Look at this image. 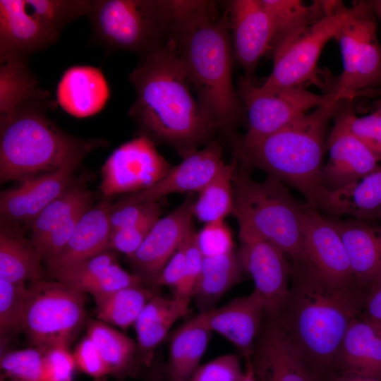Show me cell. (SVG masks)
Here are the masks:
<instances>
[{"label":"cell","mask_w":381,"mask_h":381,"mask_svg":"<svg viewBox=\"0 0 381 381\" xmlns=\"http://www.w3.org/2000/svg\"><path fill=\"white\" fill-rule=\"evenodd\" d=\"M243 270L235 251L221 255L204 258L195 296L204 308L217 301L240 279Z\"/></svg>","instance_id":"cell-33"},{"label":"cell","mask_w":381,"mask_h":381,"mask_svg":"<svg viewBox=\"0 0 381 381\" xmlns=\"http://www.w3.org/2000/svg\"><path fill=\"white\" fill-rule=\"evenodd\" d=\"M333 381H381L380 379L355 375H341L334 377Z\"/></svg>","instance_id":"cell-51"},{"label":"cell","mask_w":381,"mask_h":381,"mask_svg":"<svg viewBox=\"0 0 381 381\" xmlns=\"http://www.w3.org/2000/svg\"><path fill=\"white\" fill-rule=\"evenodd\" d=\"M242 381H260L255 373L253 365L251 362H248L247 363V367L244 371Z\"/></svg>","instance_id":"cell-52"},{"label":"cell","mask_w":381,"mask_h":381,"mask_svg":"<svg viewBox=\"0 0 381 381\" xmlns=\"http://www.w3.org/2000/svg\"><path fill=\"white\" fill-rule=\"evenodd\" d=\"M337 1H328L327 13L293 42L272 54L273 68L262 85L265 88L302 87L308 81L322 87L318 61L325 45L335 38L339 15Z\"/></svg>","instance_id":"cell-12"},{"label":"cell","mask_w":381,"mask_h":381,"mask_svg":"<svg viewBox=\"0 0 381 381\" xmlns=\"http://www.w3.org/2000/svg\"><path fill=\"white\" fill-rule=\"evenodd\" d=\"M115 252L109 248L51 274L57 281L89 294L102 284L108 270L117 262Z\"/></svg>","instance_id":"cell-38"},{"label":"cell","mask_w":381,"mask_h":381,"mask_svg":"<svg viewBox=\"0 0 381 381\" xmlns=\"http://www.w3.org/2000/svg\"><path fill=\"white\" fill-rule=\"evenodd\" d=\"M190 299L154 296L145 306L135 322L143 362L149 365L154 349L165 339L173 325L185 316Z\"/></svg>","instance_id":"cell-29"},{"label":"cell","mask_w":381,"mask_h":381,"mask_svg":"<svg viewBox=\"0 0 381 381\" xmlns=\"http://www.w3.org/2000/svg\"><path fill=\"white\" fill-rule=\"evenodd\" d=\"M87 336L99 351L109 374L123 377L131 372L137 346L129 337L99 320L88 321Z\"/></svg>","instance_id":"cell-34"},{"label":"cell","mask_w":381,"mask_h":381,"mask_svg":"<svg viewBox=\"0 0 381 381\" xmlns=\"http://www.w3.org/2000/svg\"><path fill=\"white\" fill-rule=\"evenodd\" d=\"M234 57L245 78L253 81L260 59L269 53L274 40L272 18L262 0H233L228 3Z\"/></svg>","instance_id":"cell-16"},{"label":"cell","mask_w":381,"mask_h":381,"mask_svg":"<svg viewBox=\"0 0 381 381\" xmlns=\"http://www.w3.org/2000/svg\"><path fill=\"white\" fill-rule=\"evenodd\" d=\"M73 356L76 367L95 380H100L109 374L99 351L87 336L77 345Z\"/></svg>","instance_id":"cell-47"},{"label":"cell","mask_w":381,"mask_h":381,"mask_svg":"<svg viewBox=\"0 0 381 381\" xmlns=\"http://www.w3.org/2000/svg\"><path fill=\"white\" fill-rule=\"evenodd\" d=\"M238 164L235 157L225 163L214 179L200 192L194 200L193 214L205 224L224 220L234 209L233 176Z\"/></svg>","instance_id":"cell-35"},{"label":"cell","mask_w":381,"mask_h":381,"mask_svg":"<svg viewBox=\"0 0 381 381\" xmlns=\"http://www.w3.org/2000/svg\"><path fill=\"white\" fill-rule=\"evenodd\" d=\"M196 241L204 258L234 251L232 234L224 220L205 224L202 229L196 233Z\"/></svg>","instance_id":"cell-42"},{"label":"cell","mask_w":381,"mask_h":381,"mask_svg":"<svg viewBox=\"0 0 381 381\" xmlns=\"http://www.w3.org/2000/svg\"><path fill=\"white\" fill-rule=\"evenodd\" d=\"M211 332L200 314L175 332L169 345L168 373L171 381H189L199 367Z\"/></svg>","instance_id":"cell-32"},{"label":"cell","mask_w":381,"mask_h":381,"mask_svg":"<svg viewBox=\"0 0 381 381\" xmlns=\"http://www.w3.org/2000/svg\"><path fill=\"white\" fill-rule=\"evenodd\" d=\"M85 293L64 283L32 282L27 286L22 330L42 353L68 348L85 321Z\"/></svg>","instance_id":"cell-10"},{"label":"cell","mask_w":381,"mask_h":381,"mask_svg":"<svg viewBox=\"0 0 381 381\" xmlns=\"http://www.w3.org/2000/svg\"><path fill=\"white\" fill-rule=\"evenodd\" d=\"M86 16L92 42L108 53L142 56L164 44L174 28L171 0H91Z\"/></svg>","instance_id":"cell-7"},{"label":"cell","mask_w":381,"mask_h":381,"mask_svg":"<svg viewBox=\"0 0 381 381\" xmlns=\"http://www.w3.org/2000/svg\"><path fill=\"white\" fill-rule=\"evenodd\" d=\"M329 159L322 170V182L329 190L351 184L380 166V159L362 141L334 121L326 142Z\"/></svg>","instance_id":"cell-20"},{"label":"cell","mask_w":381,"mask_h":381,"mask_svg":"<svg viewBox=\"0 0 381 381\" xmlns=\"http://www.w3.org/2000/svg\"><path fill=\"white\" fill-rule=\"evenodd\" d=\"M341 375L381 380V328L361 315L351 322L336 358Z\"/></svg>","instance_id":"cell-25"},{"label":"cell","mask_w":381,"mask_h":381,"mask_svg":"<svg viewBox=\"0 0 381 381\" xmlns=\"http://www.w3.org/2000/svg\"><path fill=\"white\" fill-rule=\"evenodd\" d=\"M377 325H379V327L381 328V324H377Z\"/></svg>","instance_id":"cell-55"},{"label":"cell","mask_w":381,"mask_h":381,"mask_svg":"<svg viewBox=\"0 0 381 381\" xmlns=\"http://www.w3.org/2000/svg\"><path fill=\"white\" fill-rule=\"evenodd\" d=\"M102 71L92 66H73L62 75L56 88L58 104L68 114L85 118L99 112L109 98Z\"/></svg>","instance_id":"cell-24"},{"label":"cell","mask_w":381,"mask_h":381,"mask_svg":"<svg viewBox=\"0 0 381 381\" xmlns=\"http://www.w3.org/2000/svg\"><path fill=\"white\" fill-rule=\"evenodd\" d=\"M335 100L314 109L284 128L258 140L245 141L226 135L235 157L251 169H262L299 191L317 209L327 189L322 182L323 158Z\"/></svg>","instance_id":"cell-4"},{"label":"cell","mask_w":381,"mask_h":381,"mask_svg":"<svg viewBox=\"0 0 381 381\" xmlns=\"http://www.w3.org/2000/svg\"><path fill=\"white\" fill-rule=\"evenodd\" d=\"M369 2L377 18L381 22V0H370Z\"/></svg>","instance_id":"cell-53"},{"label":"cell","mask_w":381,"mask_h":381,"mask_svg":"<svg viewBox=\"0 0 381 381\" xmlns=\"http://www.w3.org/2000/svg\"><path fill=\"white\" fill-rule=\"evenodd\" d=\"M155 296L143 286L124 288L95 297L99 320L126 329L135 324L147 303Z\"/></svg>","instance_id":"cell-36"},{"label":"cell","mask_w":381,"mask_h":381,"mask_svg":"<svg viewBox=\"0 0 381 381\" xmlns=\"http://www.w3.org/2000/svg\"><path fill=\"white\" fill-rule=\"evenodd\" d=\"M274 26L271 55L304 33L327 13L326 1L262 0Z\"/></svg>","instance_id":"cell-31"},{"label":"cell","mask_w":381,"mask_h":381,"mask_svg":"<svg viewBox=\"0 0 381 381\" xmlns=\"http://www.w3.org/2000/svg\"><path fill=\"white\" fill-rule=\"evenodd\" d=\"M91 0H0V62L28 61L56 43L66 25L86 16Z\"/></svg>","instance_id":"cell-8"},{"label":"cell","mask_w":381,"mask_h":381,"mask_svg":"<svg viewBox=\"0 0 381 381\" xmlns=\"http://www.w3.org/2000/svg\"><path fill=\"white\" fill-rule=\"evenodd\" d=\"M194 200L188 197L171 213L159 217L139 248L128 258L137 274L145 281L151 282L193 229Z\"/></svg>","instance_id":"cell-19"},{"label":"cell","mask_w":381,"mask_h":381,"mask_svg":"<svg viewBox=\"0 0 381 381\" xmlns=\"http://www.w3.org/2000/svg\"><path fill=\"white\" fill-rule=\"evenodd\" d=\"M291 279L274 320L317 376L335 368L344 335L361 315L368 291L357 283L332 282L308 262L291 265Z\"/></svg>","instance_id":"cell-3"},{"label":"cell","mask_w":381,"mask_h":381,"mask_svg":"<svg viewBox=\"0 0 381 381\" xmlns=\"http://www.w3.org/2000/svg\"><path fill=\"white\" fill-rule=\"evenodd\" d=\"M128 79L135 92L128 116L140 135L171 146L183 157L213 140L217 131L193 97L171 38L140 56Z\"/></svg>","instance_id":"cell-2"},{"label":"cell","mask_w":381,"mask_h":381,"mask_svg":"<svg viewBox=\"0 0 381 381\" xmlns=\"http://www.w3.org/2000/svg\"><path fill=\"white\" fill-rule=\"evenodd\" d=\"M243 375L239 358L226 354L199 365L189 381H242Z\"/></svg>","instance_id":"cell-43"},{"label":"cell","mask_w":381,"mask_h":381,"mask_svg":"<svg viewBox=\"0 0 381 381\" xmlns=\"http://www.w3.org/2000/svg\"><path fill=\"white\" fill-rule=\"evenodd\" d=\"M111 204L104 200L81 216L64 248L46 262L50 273L71 266L109 248Z\"/></svg>","instance_id":"cell-26"},{"label":"cell","mask_w":381,"mask_h":381,"mask_svg":"<svg viewBox=\"0 0 381 381\" xmlns=\"http://www.w3.org/2000/svg\"><path fill=\"white\" fill-rule=\"evenodd\" d=\"M265 302L255 290L215 309L200 312L207 328L231 341L247 358L254 353L255 341L260 331Z\"/></svg>","instance_id":"cell-22"},{"label":"cell","mask_w":381,"mask_h":381,"mask_svg":"<svg viewBox=\"0 0 381 381\" xmlns=\"http://www.w3.org/2000/svg\"><path fill=\"white\" fill-rule=\"evenodd\" d=\"M318 210L365 222L376 219L381 210V167L345 187L327 190Z\"/></svg>","instance_id":"cell-27"},{"label":"cell","mask_w":381,"mask_h":381,"mask_svg":"<svg viewBox=\"0 0 381 381\" xmlns=\"http://www.w3.org/2000/svg\"><path fill=\"white\" fill-rule=\"evenodd\" d=\"M75 363L67 347H54L44 353L42 381H73Z\"/></svg>","instance_id":"cell-46"},{"label":"cell","mask_w":381,"mask_h":381,"mask_svg":"<svg viewBox=\"0 0 381 381\" xmlns=\"http://www.w3.org/2000/svg\"><path fill=\"white\" fill-rule=\"evenodd\" d=\"M157 202H143L113 208L111 207L109 223L111 230L128 227L155 214L161 213Z\"/></svg>","instance_id":"cell-48"},{"label":"cell","mask_w":381,"mask_h":381,"mask_svg":"<svg viewBox=\"0 0 381 381\" xmlns=\"http://www.w3.org/2000/svg\"><path fill=\"white\" fill-rule=\"evenodd\" d=\"M0 381H42L44 353L33 347L1 353Z\"/></svg>","instance_id":"cell-40"},{"label":"cell","mask_w":381,"mask_h":381,"mask_svg":"<svg viewBox=\"0 0 381 381\" xmlns=\"http://www.w3.org/2000/svg\"><path fill=\"white\" fill-rule=\"evenodd\" d=\"M171 36L200 107L217 131L226 134L244 119L232 79L234 54L229 12L219 15L212 1L171 0Z\"/></svg>","instance_id":"cell-1"},{"label":"cell","mask_w":381,"mask_h":381,"mask_svg":"<svg viewBox=\"0 0 381 381\" xmlns=\"http://www.w3.org/2000/svg\"><path fill=\"white\" fill-rule=\"evenodd\" d=\"M27 286L25 282L0 279V334L1 339L22 330Z\"/></svg>","instance_id":"cell-41"},{"label":"cell","mask_w":381,"mask_h":381,"mask_svg":"<svg viewBox=\"0 0 381 381\" xmlns=\"http://www.w3.org/2000/svg\"><path fill=\"white\" fill-rule=\"evenodd\" d=\"M184 241L171 257L160 272L151 281L152 283L158 286H171L174 290L179 286L183 280L186 267Z\"/></svg>","instance_id":"cell-49"},{"label":"cell","mask_w":381,"mask_h":381,"mask_svg":"<svg viewBox=\"0 0 381 381\" xmlns=\"http://www.w3.org/2000/svg\"><path fill=\"white\" fill-rule=\"evenodd\" d=\"M269 322L257 345L255 373L260 381H317L310 366L276 320Z\"/></svg>","instance_id":"cell-21"},{"label":"cell","mask_w":381,"mask_h":381,"mask_svg":"<svg viewBox=\"0 0 381 381\" xmlns=\"http://www.w3.org/2000/svg\"><path fill=\"white\" fill-rule=\"evenodd\" d=\"M251 168L240 162L233 176L234 209L244 226L279 248L293 264L308 262L299 203L286 185L268 176L262 181L250 176Z\"/></svg>","instance_id":"cell-6"},{"label":"cell","mask_w":381,"mask_h":381,"mask_svg":"<svg viewBox=\"0 0 381 381\" xmlns=\"http://www.w3.org/2000/svg\"><path fill=\"white\" fill-rule=\"evenodd\" d=\"M351 101L339 102L334 121L366 145L381 161V105L371 114L360 117L356 114Z\"/></svg>","instance_id":"cell-39"},{"label":"cell","mask_w":381,"mask_h":381,"mask_svg":"<svg viewBox=\"0 0 381 381\" xmlns=\"http://www.w3.org/2000/svg\"><path fill=\"white\" fill-rule=\"evenodd\" d=\"M328 219L340 235L356 283L368 291L381 279V224Z\"/></svg>","instance_id":"cell-23"},{"label":"cell","mask_w":381,"mask_h":381,"mask_svg":"<svg viewBox=\"0 0 381 381\" xmlns=\"http://www.w3.org/2000/svg\"><path fill=\"white\" fill-rule=\"evenodd\" d=\"M90 192L81 185H69L66 190L47 206L29 225L31 241L36 248L57 226L90 207Z\"/></svg>","instance_id":"cell-37"},{"label":"cell","mask_w":381,"mask_h":381,"mask_svg":"<svg viewBox=\"0 0 381 381\" xmlns=\"http://www.w3.org/2000/svg\"><path fill=\"white\" fill-rule=\"evenodd\" d=\"M160 214H155L128 227L111 230L109 248L131 257L139 248Z\"/></svg>","instance_id":"cell-44"},{"label":"cell","mask_w":381,"mask_h":381,"mask_svg":"<svg viewBox=\"0 0 381 381\" xmlns=\"http://www.w3.org/2000/svg\"><path fill=\"white\" fill-rule=\"evenodd\" d=\"M237 92L248 120L245 141L269 135L302 117L308 110L335 100H344L332 93L315 94L303 87L265 88L244 76L238 77Z\"/></svg>","instance_id":"cell-11"},{"label":"cell","mask_w":381,"mask_h":381,"mask_svg":"<svg viewBox=\"0 0 381 381\" xmlns=\"http://www.w3.org/2000/svg\"><path fill=\"white\" fill-rule=\"evenodd\" d=\"M49 93L39 85L28 61H12L0 66V119L30 107L52 109Z\"/></svg>","instance_id":"cell-28"},{"label":"cell","mask_w":381,"mask_h":381,"mask_svg":"<svg viewBox=\"0 0 381 381\" xmlns=\"http://www.w3.org/2000/svg\"><path fill=\"white\" fill-rule=\"evenodd\" d=\"M301 222L308 262L332 282L356 283L342 240L329 219L306 203Z\"/></svg>","instance_id":"cell-17"},{"label":"cell","mask_w":381,"mask_h":381,"mask_svg":"<svg viewBox=\"0 0 381 381\" xmlns=\"http://www.w3.org/2000/svg\"><path fill=\"white\" fill-rule=\"evenodd\" d=\"M83 158H75L60 167L21 181L1 192V219L29 225L71 184V176Z\"/></svg>","instance_id":"cell-18"},{"label":"cell","mask_w":381,"mask_h":381,"mask_svg":"<svg viewBox=\"0 0 381 381\" xmlns=\"http://www.w3.org/2000/svg\"><path fill=\"white\" fill-rule=\"evenodd\" d=\"M336 9L339 25L334 39L340 47L343 69L325 92L351 100L381 86L377 18L366 0L353 1L350 7L337 1Z\"/></svg>","instance_id":"cell-9"},{"label":"cell","mask_w":381,"mask_h":381,"mask_svg":"<svg viewBox=\"0 0 381 381\" xmlns=\"http://www.w3.org/2000/svg\"><path fill=\"white\" fill-rule=\"evenodd\" d=\"M238 235L242 269L252 277L254 290L265 302V315L274 320L289 292L291 265L279 248L250 229L239 226Z\"/></svg>","instance_id":"cell-14"},{"label":"cell","mask_w":381,"mask_h":381,"mask_svg":"<svg viewBox=\"0 0 381 381\" xmlns=\"http://www.w3.org/2000/svg\"><path fill=\"white\" fill-rule=\"evenodd\" d=\"M47 109L30 107L0 119V181H23L83 158L107 143L81 139L59 128Z\"/></svg>","instance_id":"cell-5"},{"label":"cell","mask_w":381,"mask_h":381,"mask_svg":"<svg viewBox=\"0 0 381 381\" xmlns=\"http://www.w3.org/2000/svg\"><path fill=\"white\" fill-rule=\"evenodd\" d=\"M156 144L140 135L121 145L102 167L99 188L105 197L145 190L162 179L172 167Z\"/></svg>","instance_id":"cell-13"},{"label":"cell","mask_w":381,"mask_h":381,"mask_svg":"<svg viewBox=\"0 0 381 381\" xmlns=\"http://www.w3.org/2000/svg\"><path fill=\"white\" fill-rule=\"evenodd\" d=\"M224 164L221 144L213 140L201 150L184 156L183 160L171 167L156 184L123 196L111 207L157 202L171 193L200 192L214 179Z\"/></svg>","instance_id":"cell-15"},{"label":"cell","mask_w":381,"mask_h":381,"mask_svg":"<svg viewBox=\"0 0 381 381\" xmlns=\"http://www.w3.org/2000/svg\"><path fill=\"white\" fill-rule=\"evenodd\" d=\"M186 267L183 280L175 289V296L190 299L194 295L200 277L203 259L196 241V233L192 229L185 241Z\"/></svg>","instance_id":"cell-45"},{"label":"cell","mask_w":381,"mask_h":381,"mask_svg":"<svg viewBox=\"0 0 381 381\" xmlns=\"http://www.w3.org/2000/svg\"><path fill=\"white\" fill-rule=\"evenodd\" d=\"M42 260L31 240H28L18 229L1 219L0 279L12 283L40 280Z\"/></svg>","instance_id":"cell-30"},{"label":"cell","mask_w":381,"mask_h":381,"mask_svg":"<svg viewBox=\"0 0 381 381\" xmlns=\"http://www.w3.org/2000/svg\"><path fill=\"white\" fill-rule=\"evenodd\" d=\"M361 316L375 324H381V279L368 291Z\"/></svg>","instance_id":"cell-50"},{"label":"cell","mask_w":381,"mask_h":381,"mask_svg":"<svg viewBox=\"0 0 381 381\" xmlns=\"http://www.w3.org/2000/svg\"><path fill=\"white\" fill-rule=\"evenodd\" d=\"M376 219H378L381 220V210L377 213Z\"/></svg>","instance_id":"cell-54"}]
</instances>
